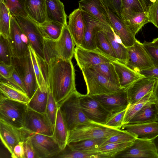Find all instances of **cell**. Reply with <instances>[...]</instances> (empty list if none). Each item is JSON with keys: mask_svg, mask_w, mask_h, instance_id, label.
Segmentation results:
<instances>
[{"mask_svg": "<svg viewBox=\"0 0 158 158\" xmlns=\"http://www.w3.org/2000/svg\"><path fill=\"white\" fill-rule=\"evenodd\" d=\"M44 61L47 82L58 106L76 90L75 69L71 60L53 57Z\"/></svg>", "mask_w": 158, "mask_h": 158, "instance_id": "obj_1", "label": "cell"}, {"mask_svg": "<svg viewBox=\"0 0 158 158\" xmlns=\"http://www.w3.org/2000/svg\"><path fill=\"white\" fill-rule=\"evenodd\" d=\"M83 95L76 90L58 106L69 133L80 126L95 123L83 111L80 100Z\"/></svg>", "mask_w": 158, "mask_h": 158, "instance_id": "obj_2", "label": "cell"}, {"mask_svg": "<svg viewBox=\"0 0 158 158\" xmlns=\"http://www.w3.org/2000/svg\"><path fill=\"white\" fill-rule=\"evenodd\" d=\"M44 40L45 59L55 57L72 60L76 44L67 23L64 25L61 34L57 40H54L44 38Z\"/></svg>", "mask_w": 158, "mask_h": 158, "instance_id": "obj_3", "label": "cell"}, {"mask_svg": "<svg viewBox=\"0 0 158 158\" xmlns=\"http://www.w3.org/2000/svg\"><path fill=\"white\" fill-rule=\"evenodd\" d=\"M28 108L27 104L6 98L0 95V119L15 127H24Z\"/></svg>", "mask_w": 158, "mask_h": 158, "instance_id": "obj_4", "label": "cell"}, {"mask_svg": "<svg viewBox=\"0 0 158 158\" xmlns=\"http://www.w3.org/2000/svg\"><path fill=\"white\" fill-rule=\"evenodd\" d=\"M123 131L96 123L82 125L69 132L68 143L87 139L107 138Z\"/></svg>", "mask_w": 158, "mask_h": 158, "instance_id": "obj_5", "label": "cell"}, {"mask_svg": "<svg viewBox=\"0 0 158 158\" xmlns=\"http://www.w3.org/2000/svg\"><path fill=\"white\" fill-rule=\"evenodd\" d=\"M89 96L110 94L120 89L94 69L89 67L81 70Z\"/></svg>", "mask_w": 158, "mask_h": 158, "instance_id": "obj_6", "label": "cell"}, {"mask_svg": "<svg viewBox=\"0 0 158 158\" xmlns=\"http://www.w3.org/2000/svg\"><path fill=\"white\" fill-rule=\"evenodd\" d=\"M11 64L21 79L31 99L38 86L30 55L23 57L13 56Z\"/></svg>", "mask_w": 158, "mask_h": 158, "instance_id": "obj_7", "label": "cell"}, {"mask_svg": "<svg viewBox=\"0 0 158 158\" xmlns=\"http://www.w3.org/2000/svg\"><path fill=\"white\" fill-rule=\"evenodd\" d=\"M14 17L27 37L30 45L40 58L44 61V37L39 25L28 17Z\"/></svg>", "mask_w": 158, "mask_h": 158, "instance_id": "obj_8", "label": "cell"}, {"mask_svg": "<svg viewBox=\"0 0 158 158\" xmlns=\"http://www.w3.org/2000/svg\"><path fill=\"white\" fill-rule=\"evenodd\" d=\"M115 158H158V150L153 139L136 138L130 147Z\"/></svg>", "mask_w": 158, "mask_h": 158, "instance_id": "obj_9", "label": "cell"}, {"mask_svg": "<svg viewBox=\"0 0 158 158\" xmlns=\"http://www.w3.org/2000/svg\"><path fill=\"white\" fill-rule=\"evenodd\" d=\"M14 56L23 57L30 55L28 40L15 18L11 16L10 32L8 38Z\"/></svg>", "mask_w": 158, "mask_h": 158, "instance_id": "obj_10", "label": "cell"}, {"mask_svg": "<svg viewBox=\"0 0 158 158\" xmlns=\"http://www.w3.org/2000/svg\"><path fill=\"white\" fill-rule=\"evenodd\" d=\"M127 48L128 60L125 64L131 69L139 73L154 66L143 43L136 40L133 45Z\"/></svg>", "mask_w": 158, "mask_h": 158, "instance_id": "obj_11", "label": "cell"}, {"mask_svg": "<svg viewBox=\"0 0 158 158\" xmlns=\"http://www.w3.org/2000/svg\"><path fill=\"white\" fill-rule=\"evenodd\" d=\"M29 136L37 158H55L61 150L52 136L30 132Z\"/></svg>", "mask_w": 158, "mask_h": 158, "instance_id": "obj_12", "label": "cell"}, {"mask_svg": "<svg viewBox=\"0 0 158 158\" xmlns=\"http://www.w3.org/2000/svg\"><path fill=\"white\" fill-rule=\"evenodd\" d=\"M74 56L81 70L101 63L117 60L97 49L90 50L78 46L75 48Z\"/></svg>", "mask_w": 158, "mask_h": 158, "instance_id": "obj_13", "label": "cell"}, {"mask_svg": "<svg viewBox=\"0 0 158 158\" xmlns=\"http://www.w3.org/2000/svg\"><path fill=\"white\" fill-rule=\"evenodd\" d=\"M80 102L83 111L88 119L94 123L105 125L111 113L98 101L83 94Z\"/></svg>", "mask_w": 158, "mask_h": 158, "instance_id": "obj_14", "label": "cell"}, {"mask_svg": "<svg viewBox=\"0 0 158 158\" xmlns=\"http://www.w3.org/2000/svg\"><path fill=\"white\" fill-rule=\"evenodd\" d=\"M30 132L52 136L53 128L46 114H42L28 107L23 127Z\"/></svg>", "mask_w": 158, "mask_h": 158, "instance_id": "obj_15", "label": "cell"}, {"mask_svg": "<svg viewBox=\"0 0 158 158\" xmlns=\"http://www.w3.org/2000/svg\"><path fill=\"white\" fill-rule=\"evenodd\" d=\"M29 133L24 128L15 127L0 119L1 139L11 154L15 147L19 142H24Z\"/></svg>", "mask_w": 158, "mask_h": 158, "instance_id": "obj_16", "label": "cell"}, {"mask_svg": "<svg viewBox=\"0 0 158 158\" xmlns=\"http://www.w3.org/2000/svg\"><path fill=\"white\" fill-rule=\"evenodd\" d=\"M158 80L156 78L144 77L137 80L124 89L128 104L131 105L136 103L152 92Z\"/></svg>", "mask_w": 158, "mask_h": 158, "instance_id": "obj_17", "label": "cell"}, {"mask_svg": "<svg viewBox=\"0 0 158 158\" xmlns=\"http://www.w3.org/2000/svg\"><path fill=\"white\" fill-rule=\"evenodd\" d=\"M82 12L85 22V29L83 42L80 46L87 49L95 50L97 49L95 41L96 33L99 31L109 30L112 28L110 26L99 20Z\"/></svg>", "mask_w": 158, "mask_h": 158, "instance_id": "obj_18", "label": "cell"}, {"mask_svg": "<svg viewBox=\"0 0 158 158\" xmlns=\"http://www.w3.org/2000/svg\"><path fill=\"white\" fill-rule=\"evenodd\" d=\"M98 101L111 114L127 108L129 105L124 89L114 92L90 96Z\"/></svg>", "mask_w": 158, "mask_h": 158, "instance_id": "obj_19", "label": "cell"}, {"mask_svg": "<svg viewBox=\"0 0 158 158\" xmlns=\"http://www.w3.org/2000/svg\"><path fill=\"white\" fill-rule=\"evenodd\" d=\"M121 129L135 135L137 138L153 139L158 135V121L127 123L123 125Z\"/></svg>", "mask_w": 158, "mask_h": 158, "instance_id": "obj_20", "label": "cell"}, {"mask_svg": "<svg viewBox=\"0 0 158 158\" xmlns=\"http://www.w3.org/2000/svg\"><path fill=\"white\" fill-rule=\"evenodd\" d=\"M110 26L121 43L126 47L133 45L136 39L124 21L108 9Z\"/></svg>", "mask_w": 158, "mask_h": 158, "instance_id": "obj_21", "label": "cell"}, {"mask_svg": "<svg viewBox=\"0 0 158 158\" xmlns=\"http://www.w3.org/2000/svg\"><path fill=\"white\" fill-rule=\"evenodd\" d=\"M78 3L83 12L110 26L108 9L103 0H80Z\"/></svg>", "mask_w": 158, "mask_h": 158, "instance_id": "obj_22", "label": "cell"}, {"mask_svg": "<svg viewBox=\"0 0 158 158\" xmlns=\"http://www.w3.org/2000/svg\"><path fill=\"white\" fill-rule=\"evenodd\" d=\"M69 30L76 46H80L84 36L85 24L83 12L78 7L74 10L68 16Z\"/></svg>", "mask_w": 158, "mask_h": 158, "instance_id": "obj_23", "label": "cell"}, {"mask_svg": "<svg viewBox=\"0 0 158 158\" xmlns=\"http://www.w3.org/2000/svg\"><path fill=\"white\" fill-rule=\"evenodd\" d=\"M112 63L118 75L121 88L125 89L137 80L144 77L118 60Z\"/></svg>", "mask_w": 158, "mask_h": 158, "instance_id": "obj_24", "label": "cell"}, {"mask_svg": "<svg viewBox=\"0 0 158 158\" xmlns=\"http://www.w3.org/2000/svg\"><path fill=\"white\" fill-rule=\"evenodd\" d=\"M25 7L28 16L38 24L47 21L45 0H25Z\"/></svg>", "mask_w": 158, "mask_h": 158, "instance_id": "obj_25", "label": "cell"}, {"mask_svg": "<svg viewBox=\"0 0 158 158\" xmlns=\"http://www.w3.org/2000/svg\"><path fill=\"white\" fill-rule=\"evenodd\" d=\"M47 21L64 25L67 23V15L63 3L60 0H45Z\"/></svg>", "mask_w": 158, "mask_h": 158, "instance_id": "obj_26", "label": "cell"}, {"mask_svg": "<svg viewBox=\"0 0 158 158\" xmlns=\"http://www.w3.org/2000/svg\"><path fill=\"white\" fill-rule=\"evenodd\" d=\"M69 135V132L58 107L52 136L61 150L67 144Z\"/></svg>", "mask_w": 158, "mask_h": 158, "instance_id": "obj_27", "label": "cell"}, {"mask_svg": "<svg viewBox=\"0 0 158 158\" xmlns=\"http://www.w3.org/2000/svg\"><path fill=\"white\" fill-rule=\"evenodd\" d=\"M49 88L38 87L27 104L30 109L42 114H45Z\"/></svg>", "mask_w": 158, "mask_h": 158, "instance_id": "obj_28", "label": "cell"}, {"mask_svg": "<svg viewBox=\"0 0 158 158\" xmlns=\"http://www.w3.org/2000/svg\"><path fill=\"white\" fill-rule=\"evenodd\" d=\"M29 49L38 87H48L47 82L44 60L38 56L30 45L29 46Z\"/></svg>", "mask_w": 158, "mask_h": 158, "instance_id": "obj_29", "label": "cell"}, {"mask_svg": "<svg viewBox=\"0 0 158 158\" xmlns=\"http://www.w3.org/2000/svg\"><path fill=\"white\" fill-rule=\"evenodd\" d=\"M117 60L126 64L128 60V50L121 42L114 32L112 29L104 31Z\"/></svg>", "mask_w": 158, "mask_h": 158, "instance_id": "obj_30", "label": "cell"}, {"mask_svg": "<svg viewBox=\"0 0 158 158\" xmlns=\"http://www.w3.org/2000/svg\"><path fill=\"white\" fill-rule=\"evenodd\" d=\"M107 138L87 139L71 142L67 145L71 148L85 152L98 153L99 148Z\"/></svg>", "mask_w": 158, "mask_h": 158, "instance_id": "obj_31", "label": "cell"}, {"mask_svg": "<svg viewBox=\"0 0 158 158\" xmlns=\"http://www.w3.org/2000/svg\"><path fill=\"white\" fill-rule=\"evenodd\" d=\"M0 94L6 98L27 104L30 99L27 94L2 81L0 83Z\"/></svg>", "mask_w": 158, "mask_h": 158, "instance_id": "obj_32", "label": "cell"}, {"mask_svg": "<svg viewBox=\"0 0 158 158\" xmlns=\"http://www.w3.org/2000/svg\"><path fill=\"white\" fill-rule=\"evenodd\" d=\"M158 114V111L156 103L149 104L144 106L137 112L128 123H142L157 120Z\"/></svg>", "mask_w": 158, "mask_h": 158, "instance_id": "obj_33", "label": "cell"}, {"mask_svg": "<svg viewBox=\"0 0 158 158\" xmlns=\"http://www.w3.org/2000/svg\"><path fill=\"white\" fill-rule=\"evenodd\" d=\"M124 21L128 20L134 14L148 13V8L144 0H122Z\"/></svg>", "mask_w": 158, "mask_h": 158, "instance_id": "obj_34", "label": "cell"}, {"mask_svg": "<svg viewBox=\"0 0 158 158\" xmlns=\"http://www.w3.org/2000/svg\"><path fill=\"white\" fill-rule=\"evenodd\" d=\"M156 103L155 98L153 92H151L136 103L128 106L125 114L123 124L129 123L134 115L145 106Z\"/></svg>", "mask_w": 158, "mask_h": 158, "instance_id": "obj_35", "label": "cell"}, {"mask_svg": "<svg viewBox=\"0 0 158 158\" xmlns=\"http://www.w3.org/2000/svg\"><path fill=\"white\" fill-rule=\"evenodd\" d=\"M114 85L121 88L119 79L112 62H106L90 67Z\"/></svg>", "mask_w": 158, "mask_h": 158, "instance_id": "obj_36", "label": "cell"}, {"mask_svg": "<svg viewBox=\"0 0 158 158\" xmlns=\"http://www.w3.org/2000/svg\"><path fill=\"white\" fill-rule=\"evenodd\" d=\"M64 25L59 23L49 21L39 25L44 38L54 40H56L60 36Z\"/></svg>", "mask_w": 158, "mask_h": 158, "instance_id": "obj_37", "label": "cell"}, {"mask_svg": "<svg viewBox=\"0 0 158 158\" xmlns=\"http://www.w3.org/2000/svg\"><path fill=\"white\" fill-rule=\"evenodd\" d=\"M55 158H109V157L100 152L91 153L85 152L70 148L67 145L61 150Z\"/></svg>", "mask_w": 158, "mask_h": 158, "instance_id": "obj_38", "label": "cell"}, {"mask_svg": "<svg viewBox=\"0 0 158 158\" xmlns=\"http://www.w3.org/2000/svg\"><path fill=\"white\" fill-rule=\"evenodd\" d=\"M134 141L107 143L101 146L98 152L108 156L109 158H114L117 155L130 147Z\"/></svg>", "mask_w": 158, "mask_h": 158, "instance_id": "obj_39", "label": "cell"}, {"mask_svg": "<svg viewBox=\"0 0 158 158\" xmlns=\"http://www.w3.org/2000/svg\"><path fill=\"white\" fill-rule=\"evenodd\" d=\"M11 16L4 0H0V35L7 38L10 34Z\"/></svg>", "mask_w": 158, "mask_h": 158, "instance_id": "obj_40", "label": "cell"}, {"mask_svg": "<svg viewBox=\"0 0 158 158\" xmlns=\"http://www.w3.org/2000/svg\"><path fill=\"white\" fill-rule=\"evenodd\" d=\"M125 22L135 36L137 33L144 25L149 23L148 13L143 12L135 13Z\"/></svg>", "mask_w": 158, "mask_h": 158, "instance_id": "obj_41", "label": "cell"}, {"mask_svg": "<svg viewBox=\"0 0 158 158\" xmlns=\"http://www.w3.org/2000/svg\"><path fill=\"white\" fill-rule=\"evenodd\" d=\"M104 31H98L95 34V41L97 49L105 54L118 60Z\"/></svg>", "mask_w": 158, "mask_h": 158, "instance_id": "obj_42", "label": "cell"}, {"mask_svg": "<svg viewBox=\"0 0 158 158\" xmlns=\"http://www.w3.org/2000/svg\"><path fill=\"white\" fill-rule=\"evenodd\" d=\"M13 56V51L8 38L0 35V62L11 65Z\"/></svg>", "mask_w": 158, "mask_h": 158, "instance_id": "obj_43", "label": "cell"}, {"mask_svg": "<svg viewBox=\"0 0 158 158\" xmlns=\"http://www.w3.org/2000/svg\"><path fill=\"white\" fill-rule=\"evenodd\" d=\"M10 15L14 16L27 17L25 7V0H4Z\"/></svg>", "mask_w": 158, "mask_h": 158, "instance_id": "obj_44", "label": "cell"}, {"mask_svg": "<svg viewBox=\"0 0 158 158\" xmlns=\"http://www.w3.org/2000/svg\"><path fill=\"white\" fill-rule=\"evenodd\" d=\"M49 88V87H48ZM58 108L52 93L49 88V92L45 114L54 130Z\"/></svg>", "mask_w": 158, "mask_h": 158, "instance_id": "obj_45", "label": "cell"}, {"mask_svg": "<svg viewBox=\"0 0 158 158\" xmlns=\"http://www.w3.org/2000/svg\"><path fill=\"white\" fill-rule=\"evenodd\" d=\"M127 107L111 114L105 125L110 128L121 129L123 125V121Z\"/></svg>", "mask_w": 158, "mask_h": 158, "instance_id": "obj_46", "label": "cell"}, {"mask_svg": "<svg viewBox=\"0 0 158 158\" xmlns=\"http://www.w3.org/2000/svg\"><path fill=\"white\" fill-rule=\"evenodd\" d=\"M123 130V131L118 134L108 138L101 146L110 143L133 141L137 138L135 135L125 131Z\"/></svg>", "mask_w": 158, "mask_h": 158, "instance_id": "obj_47", "label": "cell"}, {"mask_svg": "<svg viewBox=\"0 0 158 158\" xmlns=\"http://www.w3.org/2000/svg\"><path fill=\"white\" fill-rule=\"evenodd\" d=\"M107 9L124 21L122 0H103Z\"/></svg>", "mask_w": 158, "mask_h": 158, "instance_id": "obj_48", "label": "cell"}, {"mask_svg": "<svg viewBox=\"0 0 158 158\" xmlns=\"http://www.w3.org/2000/svg\"><path fill=\"white\" fill-rule=\"evenodd\" d=\"M0 81L8 83L27 94L26 90L24 85L21 79L14 69L11 76L10 77L6 79L0 78Z\"/></svg>", "mask_w": 158, "mask_h": 158, "instance_id": "obj_49", "label": "cell"}, {"mask_svg": "<svg viewBox=\"0 0 158 158\" xmlns=\"http://www.w3.org/2000/svg\"><path fill=\"white\" fill-rule=\"evenodd\" d=\"M143 46L150 57L154 66H158V47L151 42L146 41L143 43Z\"/></svg>", "mask_w": 158, "mask_h": 158, "instance_id": "obj_50", "label": "cell"}, {"mask_svg": "<svg viewBox=\"0 0 158 158\" xmlns=\"http://www.w3.org/2000/svg\"><path fill=\"white\" fill-rule=\"evenodd\" d=\"M148 15L149 23L158 28V0L149 7Z\"/></svg>", "mask_w": 158, "mask_h": 158, "instance_id": "obj_51", "label": "cell"}, {"mask_svg": "<svg viewBox=\"0 0 158 158\" xmlns=\"http://www.w3.org/2000/svg\"><path fill=\"white\" fill-rule=\"evenodd\" d=\"M29 135L30 133L23 143L25 158H37Z\"/></svg>", "mask_w": 158, "mask_h": 158, "instance_id": "obj_52", "label": "cell"}, {"mask_svg": "<svg viewBox=\"0 0 158 158\" xmlns=\"http://www.w3.org/2000/svg\"><path fill=\"white\" fill-rule=\"evenodd\" d=\"M14 68L11 65H8L0 62V78L6 79L12 75Z\"/></svg>", "mask_w": 158, "mask_h": 158, "instance_id": "obj_53", "label": "cell"}, {"mask_svg": "<svg viewBox=\"0 0 158 158\" xmlns=\"http://www.w3.org/2000/svg\"><path fill=\"white\" fill-rule=\"evenodd\" d=\"M24 142H21L14 148L13 152L11 154L12 158H25L23 146Z\"/></svg>", "mask_w": 158, "mask_h": 158, "instance_id": "obj_54", "label": "cell"}, {"mask_svg": "<svg viewBox=\"0 0 158 158\" xmlns=\"http://www.w3.org/2000/svg\"><path fill=\"white\" fill-rule=\"evenodd\" d=\"M145 77L156 78L158 79V66L154 67L143 70L139 73Z\"/></svg>", "mask_w": 158, "mask_h": 158, "instance_id": "obj_55", "label": "cell"}, {"mask_svg": "<svg viewBox=\"0 0 158 158\" xmlns=\"http://www.w3.org/2000/svg\"><path fill=\"white\" fill-rule=\"evenodd\" d=\"M156 100V104L158 111V80L156 83L153 91Z\"/></svg>", "mask_w": 158, "mask_h": 158, "instance_id": "obj_56", "label": "cell"}, {"mask_svg": "<svg viewBox=\"0 0 158 158\" xmlns=\"http://www.w3.org/2000/svg\"><path fill=\"white\" fill-rule=\"evenodd\" d=\"M148 8L157 0H144Z\"/></svg>", "mask_w": 158, "mask_h": 158, "instance_id": "obj_57", "label": "cell"}, {"mask_svg": "<svg viewBox=\"0 0 158 158\" xmlns=\"http://www.w3.org/2000/svg\"><path fill=\"white\" fill-rule=\"evenodd\" d=\"M151 43L154 46L158 47V37L153 39Z\"/></svg>", "mask_w": 158, "mask_h": 158, "instance_id": "obj_58", "label": "cell"}, {"mask_svg": "<svg viewBox=\"0 0 158 158\" xmlns=\"http://www.w3.org/2000/svg\"><path fill=\"white\" fill-rule=\"evenodd\" d=\"M153 140L158 150V135Z\"/></svg>", "mask_w": 158, "mask_h": 158, "instance_id": "obj_59", "label": "cell"}, {"mask_svg": "<svg viewBox=\"0 0 158 158\" xmlns=\"http://www.w3.org/2000/svg\"><path fill=\"white\" fill-rule=\"evenodd\" d=\"M157 120L158 121V114L157 116Z\"/></svg>", "mask_w": 158, "mask_h": 158, "instance_id": "obj_60", "label": "cell"}]
</instances>
